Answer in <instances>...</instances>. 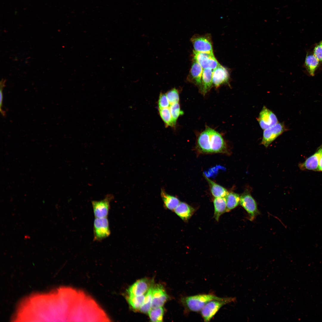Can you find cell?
I'll use <instances>...</instances> for the list:
<instances>
[{"instance_id": "obj_30", "label": "cell", "mask_w": 322, "mask_h": 322, "mask_svg": "<svg viewBox=\"0 0 322 322\" xmlns=\"http://www.w3.org/2000/svg\"><path fill=\"white\" fill-rule=\"evenodd\" d=\"M170 105L166 94L161 93L158 102V105L159 109L169 108Z\"/></svg>"}, {"instance_id": "obj_17", "label": "cell", "mask_w": 322, "mask_h": 322, "mask_svg": "<svg viewBox=\"0 0 322 322\" xmlns=\"http://www.w3.org/2000/svg\"><path fill=\"white\" fill-rule=\"evenodd\" d=\"M320 61L313 53H308L304 62L305 69L309 75L312 76L315 75V72L320 65Z\"/></svg>"}, {"instance_id": "obj_27", "label": "cell", "mask_w": 322, "mask_h": 322, "mask_svg": "<svg viewBox=\"0 0 322 322\" xmlns=\"http://www.w3.org/2000/svg\"><path fill=\"white\" fill-rule=\"evenodd\" d=\"M164 310L162 307L151 308L148 312V315L151 321L162 322V320Z\"/></svg>"}, {"instance_id": "obj_29", "label": "cell", "mask_w": 322, "mask_h": 322, "mask_svg": "<svg viewBox=\"0 0 322 322\" xmlns=\"http://www.w3.org/2000/svg\"><path fill=\"white\" fill-rule=\"evenodd\" d=\"M166 95L170 104L179 102V94L178 90L176 89H171L168 91Z\"/></svg>"}, {"instance_id": "obj_21", "label": "cell", "mask_w": 322, "mask_h": 322, "mask_svg": "<svg viewBox=\"0 0 322 322\" xmlns=\"http://www.w3.org/2000/svg\"><path fill=\"white\" fill-rule=\"evenodd\" d=\"M213 204L214 208V217L217 221H218L220 216L226 212V198H215L213 200Z\"/></svg>"}, {"instance_id": "obj_14", "label": "cell", "mask_w": 322, "mask_h": 322, "mask_svg": "<svg viewBox=\"0 0 322 322\" xmlns=\"http://www.w3.org/2000/svg\"><path fill=\"white\" fill-rule=\"evenodd\" d=\"M229 74L227 70L220 64L213 71V83L216 87L227 83L229 80Z\"/></svg>"}, {"instance_id": "obj_20", "label": "cell", "mask_w": 322, "mask_h": 322, "mask_svg": "<svg viewBox=\"0 0 322 322\" xmlns=\"http://www.w3.org/2000/svg\"><path fill=\"white\" fill-rule=\"evenodd\" d=\"M160 194L165 208L168 210H174L180 203L178 198L168 194L164 189H161Z\"/></svg>"}, {"instance_id": "obj_10", "label": "cell", "mask_w": 322, "mask_h": 322, "mask_svg": "<svg viewBox=\"0 0 322 322\" xmlns=\"http://www.w3.org/2000/svg\"><path fill=\"white\" fill-rule=\"evenodd\" d=\"M210 137L211 153H220L224 151L226 146L221 134L214 129L207 127Z\"/></svg>"}, {"instance_id": "obj_32", "label": "cell", "mask_w": 322, "mask_h": 322, "mask_svg": "<svg viewBox=\"0 0 322 322\" xmlns=\"http://www.w3.org/2000/svg\"><path fill=\"white\" fill-rule=\"evenodd\" d=\"M5 81L2 79L0 82V112L3 116H4L5 114V112L2 110V107L3 106V90L5 86Z\"/></svg>"}, {"instance_id": "obj_25", "label": "cell", "mask_w": 322, "mask_h": 322, "mask_svg": "<svg viewBox=\"0 0 322 322\" xmlns=\"http://www.w3.org/2000/svg\"><path fill=\"white\" fill-rule=\"evenodd\" d=\"M160 116L166 126H174L176 124L172 118L169 108L159 109Z\"/></svg>"}, {"instance_id": "obj_6", "label": "cell", "mask_w": 322, "mask_h": 322, "mask_svg": "<svg viewBox=\"0 0 322 322\" xmlns=\"http://www.w3.org/2000/svg\"><path fill=\"white\" fill-rule=\"evenodd\" d=\"M287 130L284 124L283 123L279 122L264 130L261 144L267 147L276 139Z\"/></svg>"}, {"instance_id": "obj_11", "label": "cell", "mask_w": 322, "mask_h": 322, "mask_svg": "<svg viewBox=\"0 0 322 322\" xmlns=\"http://www.w3.org/2000/svg\"><path fill=\"white\" fill-rule=\"evenodd\" d=\"M152 282L146 278L138 280L127 290L128 295L138 296L145 294L152 286Z\"/></svg>"}, {"instance_id": "obj_4", "label": "cell", "mask_w": 322, "mask_h": 322, "mask_svg": "<svg viewBox=\"0 0 322 322\" xmlns=\"http://www.w3.org/2000/svg\"><path fill=\"white\" fill-rule=\"evenodd\" d=\"M94 241L100 242L109 236L111 231L106 217L95 218L93 224Z\"/></svg>"}, {"instance_id": "obj_28", "label": "cell", "mask_w": 322, "mask_h": 322, "mask_svg": "<svg viewBox=\"0 0 322 322\" xmlns=\"http://www.w3.org/2000/svg\"><path fill=\"white\" fill-rule=\"evenodd\" d=\"M169 108L173 119L176 124L178 117L183 114V112L181 110L179 102L171 104Z\"/></svg>"}, {"instance_id": "obj_8", "label": "cell", "mask_w": 322, "mask_h": 322, "mask_svg": "<svg viewBox=\"0 0 322 322\" xmlns=\"http://www.w3.org/2000/svg\"><path fill=\"white\" fill-rule=\"evenodd\" d=\"M194 60L198 62L203 69H214L220 65L213 52H202L193 51Z\"/></svg>"}, {"instance_id": "obj_24", "label": "cell", "mask_w": 322, "mask_h": 322, "mask_svg": "<svg viewBox=\"0 0 322 322\" xmlns=\"http://www.w3.org/2000/svg\"><path fill=\"white\" fill-rule=\"evenodd\" d=\"M145 294L138 296L128 295L127 296V301L129 305L133 309L135 310H139L143 303Z\"/></svg>"}, {"instance_id": "obj_33", "label": "cell", "mask_w": 322, "mask_h": 322, "mask_svg": "<svg viewBox=\"0 0 322 322\" xmlns=\"http://www.w3.org/2000/svg\"><path fill=\"white\" fill-rule=\"evenodd\" d=\"M318 171L322 172V151L319 160L318 167Z\"/></svg>"}, {"instance_id": "obj_23", "label": "cell", "mask_w": 322, "mask_h": 322, "mask_svg": "<svg viewBox=\"0 0 322 322\" xmlns=\"http://www.w3.org/2000/svg\"><path fill=\"white\" fill-rule=\"evenodd\" d=\"M226 198L227 212L234 209L239 204L240 196L238 193L233 192H229Z\"/></svg>"}, {"instance_id": "obj_15", "label": "cell", "mask_w": 322, "mask_h": 322, "mask_svg": "<svg viewBox=\"0 0 322 322\" xmlns=\"http://www.w3.org/2000/svg\"><path fill=\"white\" fill-rule=\"evenodd\" d=\"M203 69L200 65L194 60L188 76V80L201 88Z\"/></svg>"}, {"instance_id": "obj_1", "label": "cell", "mask_w": 322, "mask_h": 322, "mask_svg": "<svg viewBox=\"0 0 322 322\" xmlns=\"http://www.w3.org/2000/svg\"><path fill=\"white\" fill-rule=\"evenodd\" d=\"M222 298L212 293L200 294L184 297L181 298V302L187 312H199L208 302Z\"/></svg>"}, {"instance_id": "obj_2", "label": "cell", "mask_w": 322, "mask_h": 322, "mask_svg": "<svg viewBox=\"0 0 322 322\" xmlns=\"http://www.w3.org/2000/svg\"><path fill=\"white\" fill-rule=\"evenodd\" d=\"M236 301V298L232 297L212 300L202 308L200 311L201 315L205 322H209L222 306Z\"/></svg>"}, {"instance_id": "obj_26", "label": "cell", "mask_w": 322, "mask_h": 322, "mask_svg": "<svg viewBox=\"0 0 322 322\" xmlns=\"http://www.w3.org/2000/svg\"><path fill=\"white\" fill-rule=\"evenodd\" d=\"M153 286L146 293L143 303L140 309V311L143 313H147L151 308V302Z\"/></svg>"}, {"instance_id": "obj_3", "label": "cell", "mask_w": 322, "mask_h": 322, "mask_svg": "<svg viewBox=\"0 0 322 322\" xmlns=\"http://www.w3.org/2000/svg\"><path fill=\"white\" fill-rule=\"evenodd\" d=\"M239 204L247 213L250 221L253 220L259 214L256 202L248 191H245L240 196Z\"/></svg>"}, {"instance_id": "obj_9", "label": "cell", "mask_w": 322, "mask_h": 322, "mask_svg": "<svg viewBox=\"0 0 322 322\" xmlns=\"http://www.w3.org/2000/svg\"><path fill=\"white\" fill-rule=\"evenodd\" d=\"M257 120L261 128L264 130L278 123L277 117L274 113L264 106L260 111Z\"/></svg>"}, {"instance_id": "obj_16", "label": "cell", "mask_w": 322, "mask_h": 322, "mask_svg": "<svg viewBox=\"0 0 322 322\" xmlns=\"http://www.w3.org/2000/svg\"><path fill=\"white\" fill-rule=\"evenodd\" d=\"M198 148L204 153H211L210 144V137L207 128L199 135L197 140Z\"/></svg>"}, {"instance_id": "obj_19", "label": "cell", "mask_w": 322, "mask_h": 322, "mask_svg": "<svg viewBox=\"0 0 322 322\" xmlns=\"http://www.w3.org/2000/svg\"><path fill=\"white\" fill-rule=\"evenodd\" d=\"M212 69H203L202 79L201 92L205 95L210 89L213 83Z\"/></svg>"}, {"instance_id": "obj_18", "label": "cell", "mask_w": 322, "mask_h": 322, "mask_svg": "<svg viewBox=\"0 0 322 322\" xmlns=\"http://www.w3.org/2000/svg\"><path fill=\"white\" fill-rule=\"evenodd\" d=\"M194 209L187 203L180 202L174 209L176 214L184 221L188 220L192 216Z\"/></svg>"}, {"instance_id": "obj_13", "label": "cell", "mask_w": 322, "mask_h": 322, "mask_svg": "<svg viewBox=\"0 0 322 322\" xmlns=\"http://www.w3.org/2000/svg\"><path fill=\"white\" fill-rule=\"evenodd\" d=\"M322 151L321 145L315 153L308 158L304 162L299 164V167L302 170L318 171L319 160Z\"/></svg>"}, {"instance_id": "obj_22", "label": "cell", "mask_w": 322, "mask_h": 322, "mask_svg": "<svg viewBox=\"0 0 322 322\" xmlns=\"http://www.w3.org/2000/svg\"><path fill=\"white\" fill-rule=\"evenodd\" d=\"M206 178L210 186L211 193L215 198L226 197L229 193L227 189L208 178Z\"/></svg>"}, {"instance_id": "obj_12", "label": "cell", "mask_w": 322, "mask_h": 322, "mask_svg": "<svg viewBox=\"0 0 322 322\" xmlns=\"http://www.w3.org/2000/svg\"><path fill=\"white\" fill-rule=\"evenodd\" d=\"M168 298L165 289L161 284L153 286L151 308L162 307Z\"/></svg>"}, {"instance_id": "obj_5", "label": "cell", "mask_w": 322, "mask_h": 322, "mask_svg": "<svg viewBox=\"0 0 322 322\" xmlns=\"http://www.w3.org/2000/svg\"><path fill=\"white\" fill-rule=\"evenodd\" d=\"M194 51L202 52H213L211 35L209 34L204 35L195 34L191 38Z\"/></svg>"}, {"instance_id": "obj_7", "label": "cell", "mask_w": 322, "mask_h": 322, "mask_svg": "<svg viewBox=\"0 0 322 322\" xmlns=\"http://www.w3.org/2000/svg\"><path fill=\"white\" fill-rule=\"evenodd\" d=\"M113 198L114 196L112 194H108L102 200L92 202L95 218L107 217L110 208V203Z\"/></svg>"}, {"instance_id": "obj_31", "label": "cell", "mask_w": 322, "mask_h": 322, "mask_svg": "<svg viewBox=\"0 0 322 322\" xmlns=\"http://www.w3.org/2000/svg\"><path fill=\"white\" fill-rule=\"evenodd\" d=\"M312 53L320 62H322V40L315 46Z\"/></svg>"}]
</instances>
